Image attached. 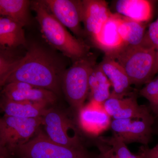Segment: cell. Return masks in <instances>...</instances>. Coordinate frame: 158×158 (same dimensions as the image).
I'll return each instance as SVG.
<instances>
[{"label":"cell","instance_id":"cell-11","mask_svg":"<svg viewBox=\"0 0 158 158\" xmlns=\"http://www.w3.org/2000/svg\"><path fill=\"white\" fill-rule=\"evenodd\" d=\"M103 107L110 117L114 119H147L153 118L149 108L139 105L137 95L133 92L129 96L123 98L110 96L103 104Z\"/></svg>","mask_w":158,"mask_h":158},{"label":"cell","instance_id":"cell-22","mask_svg":"<svg viewBox=\"0 0 158 158\" xmlns=\"http://www.w3.org/2000/svg\"><path fill=\"white\" fill-rule=\"evenodd\" d=\"M145 23L139 22L121 16L118 30L125 45L136 46L141 44L146 34Z\"/></svg>","mask_w":158,"mask_h":158},{"label":"cell","instance_id":"cell-2","mask_svg":"<svg viewBox=\"0 0 158 158\" xmlns=\"http://www.w3.org/2000/svg\"><path fill=\"white\" fill-rule=\"evenodd\" d=\"M31 9L35 12L43 36L54 48L73 62L90 53L89 47L84 41L72 35L42 1L31 2Z\"/></svg>","mask_w":158,"mask_h":158},{"label":"cell","instance_id":"cell-6","mask_svg":"<svg viewBox=\"0 0 158 158\" xmlns=\"http://www.w3.org/2000/svg\"><path fill=\"white\" fill-rule=\"evenodd\" d=\"M43 124V117L26 118L5 115L0 120L1 157L11 155L16 148L33 138Z\"/></svg>","mask_w":158,"mask_h":158},{"label":"cell","instance_id":"cell-8","mask_svg":"<svg viewBox=\"0 0 158 158\" xmlns=\"http://www.w3.org/2000/svg\"><path fill=\"white\" fill-rule=\"evenodd\" d=\"M154 118L113 119L110 129L113 135L124 144L139 143L147 146L151 140Z\"/></svg>","mask_w":158,"mask_h":158},{"label":"cell","instance_id":"cell-21","mask_svg":"<svg viewBox=\"0 0 158 158\" xmlns=\"http://www.w3.org/2000/svg\"><path fill=\"white\" fill-rule=\"evenodd\" d=\"M31 2L28 0H0V14L20 23L24 27L31 22L30 9Z\"/></svg>","mask_w":158,"mask_h":158},{"label":"cell","instance_id":"cell-12","mask_svg":"<svg viewBox=\"0 0 158 158\" xmlns=\"http://www.w3.org/2000/svg\"><path fill=\"white\" fill-rule=\"evenodd\" d=\"M2 94L3 97L15 101L38 102L50 105L56 100V95L52 91L23 82L6 84Z\"/></svg>","mask_w":158,"mask_h":158},{"label":"cell","instance_id":"cell-4","mask_svg":"<svg viewBox=\"0 0 158 158\" xmlns=\"http://www.w3.org/2000/svg\"><path fill=\"white\" fill-rule=\"evenodd\" d=\"M12 155L22 158H96L97 155L90 153L84 144L69 148L57 144L40 131L15 150Z\"/></svg>","mask_w":158,"mask_h":158},{"label":"cell","instance_id":"cell-5","mask_svg":"<svg viewBox=\"0 0 158 158\" xmlns=\"http://www.w3.org/2000/svg\"><path fill=\"white\" fill-rule=\"evenodd\" d=\"M96 65V58L90 53L84 58L73 62L63 74L62 82L64 93L77 113L85 106L89 91V76Z\"/></svg>","mask_w":158,"mask_h":158},{"label":"cell","instance_id":"cell-14","mask_svg":"<svg viewBox=\"0 0 158 158\" xmlns=\"http://www.w3.org/2000/svg\"><path fill=\"white\" fill-rule=\"evenodd\" d=\"M120 17V15L113 13L92 41L98 48L104 52L106 56L113 57L125 46L118 32Z\"/></svg>","mask_w":158,"mask_h":158},{"label":"cell","instance_id":"cell-17","mask_svg":"<svg viewBox=\"0 0 158 158\" xmlns=\"http://www.w3.org/2000/svg\"><path fill=\"white\" fill-rule=\"evenodd\" d=\"M113 7L116 13L139 22L145 23L151 19L153 7L148 0H118Z\"/></svg>","mask_w":158,"mask_h":158},{"label":"cell","instance_id":"cell-18","mask_svg":"<svg viewBox=\"0 0 158 158\" xmlns=\"http://www.w3.org/2000/svg\"><path fill=\"white\" fill-rule=\"evenodd\" d=\"M94 139L99 152L96 158H141L138 154L131 152L127 145L115 136H100Z\"/></svg>","mask_w":158,"mask_h":158},{"label":"cell","instance_id":"cell-9","mask_svg":"<svg viewBox=\"0 0 158 158\" xmlns=\"http://www.w3.org/2000/svg\"><path fill=\"white\" fill-rule=\"evenodd\" d=\"M41 1L54 17L65 27L69 29L78 38L82 40L86 35L81 26L83 18L82 1Z\"/></svg>","mask_w":158,"mask_h":158},{"label":"cell","instance_id":"cell-15","mask_svg":"<svg viewBox=\"0 0 158 158\" xmlns=\"http://www.w3.org/2000/svg\"><path fill=\"white\" fill-rule=\"evenodd\" d=\"M99 65L113 87L110 96L123 98L134 92L127 74L114 58L105 55Z\"/></svg>","mask_w":158,"mask_h":158},{"label":"cell","instance_id":"cell-13","mask_svg":"<svg viewBox=\"0 0 158 158\" xmlns=\"http://www.w3.org/2000/svg\"><path fill=\"white\" fill-rule=\"evenodd\" d=\"M82 6L84 31L93 41L113 13L108 3L103 0H83Z\"/></svg>","mask_w":158,"mask_h":158},{"label":"cell","instance_id":"cell-24","mask_svg":"<svg viewBox=\"0 0 158 158\" xmlns=\"http://www.w3.org/2000/svg\"><path fill=\"white\" fill-rule=\"evenodd\" d=\"M141 158H158V143L152 148L148 146H141L138 153Z\"/></svg>","mask_w":158,"mask_h":158},{"label":"cell","instance_id":"cell-10","mask_svg":"<svg viewBox=\"0 0 158 158\" xmlns=\"http://www.w3.org/2000/svg\"><path fill=\"white\" fill-rule=\"evenodd\" d=\"M111 119L104 108L103 104L94 101H90L77 113L80 130L94 138L110 129Z\"/></svg>","mask_w":158,"mask_h":158},{"label":"cell","instance_id":"cell-1","mask_svg":"<svg viewBox=\"0 0 158 158\" xmlns=\"http://www.w3.org/2000/svg\"><path fill=\"white\" fill-rule=\"evenodd\" d=\"M65 58L50 49L33 44L24 56L15 61L2 86L11 82H25L58 94L67 69Z\"/></svg>","mask_w":158,"mask_h":158},{"label":"cell","instance_id":"cell-25","mask_svg":"<svg viewBox=\"0 0 158 158\" xmlns=\"http://www.w3.org/2000/svg\"><path fill=\"white\" fill-rule=\"evenodd\" d=\"M1 158H2V157H1Z\"/></svg>","mask_w":158,"mask_h":158},{"label":"cell","instance_id":"cell-23","mask_svg":"<svg viewBox=\"0 0 158 158\" xmlns=\"http://www.w3.org/2000/svg\"><path fill=\"white\" fill-rule=\"evenodd\" d=\"M145 37L152 44L156 51L155 64L153 71L154 78L158 73V15L157 19L149 25Z\"/></svg>","mask_w":158,"mask_h":158},{"label":"cell","instance_id":"cell-19","mask_svg":"<svg viewBox=\"0 0 158 158\" xmlns=\"http://www.w3.org/2000/svg\"><path fill=\"white\" fill-rule=\"evenodd\" d=\"M24 26L14 20L0 17V44L1 46L15 48L25 45Z\"/></svg>","mask_w":158,"mask_h":158},{"label":"cell","instance_id":"cell-3","mask_svg":"<svg viewBox=\"0 0 158 158\" xmlns=\"http://www.w3.org/2000/svg\"><path fill=\"white\" fill-rule=\"evenodd\" d=\"M111 57L124 69L132 85H145L153 78L156 51L145 36L141 44L125 45Z\"/></svg>","mask_w":158,"mask_h":158},{"label":"cell","instance_id":"cell-7","mask_svg":"<svg viewBox=\"0 0 158 158\" xmlns=\"http://www.w3.org/2000/svg\"><path fill=\"white\" fill-rule=\"evenodd\" d=\"M43 118L46 134L52 141L69 148L84 145L79 130L73 122L64 114L49 109Z\"/></svg>","mask_w":158,"mask_h":158},{"label":"cell","instance_id":"cell-20","mask_svg":"<svg viewBox=\"0 0 158 158\" xmlns=\"http://www.w3.org/2000/svg\"><path fill=\"white\" fill-rule=\"evenodd\" d=\"M90 100L103 104L111 96V83L102 70L99 64L95 65L89 79Z\"/></svg>","mask_w":158,"mask_h":158},{"label":"cell","instance_id":"cell-16","mask_svg":"<svg viewBox=\"0 0 158 158\" xmlns=\"http://www.w3.org/2000/svg\"><path fill=\"white\" fill-rule=\"evenodd\" d=\"M48 105L38 102L15 101L4 97L1 103L5 115L26 118L43 117L49 110Z\"/></svg>","mask_w":158,"mask_h":158}]
</instances>
